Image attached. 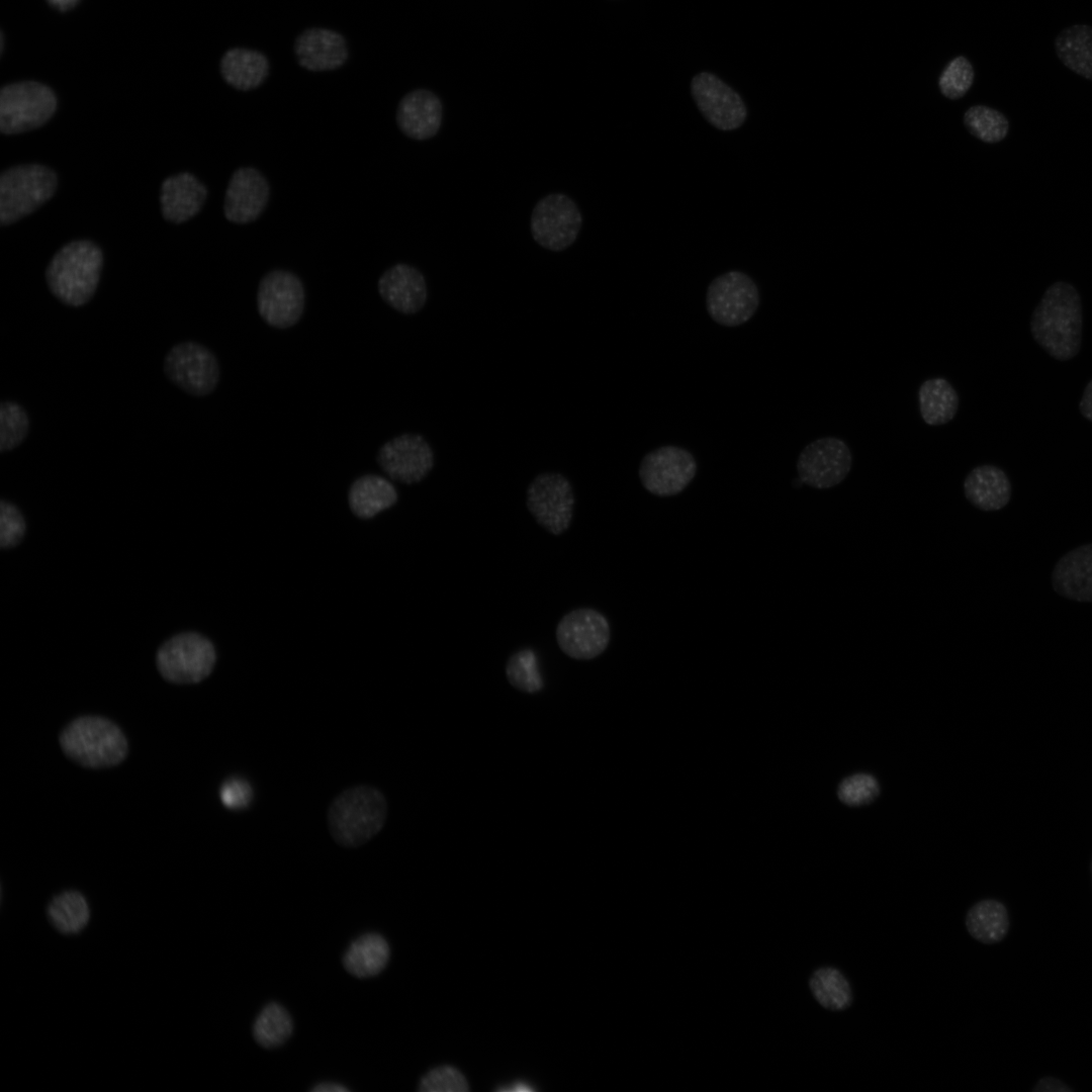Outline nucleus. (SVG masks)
Instances as JSON below:
<instances>
[{
  "mask_svg": "<svg viewBox=\"0 0 1092 1092\" xmlns=\"http://www.w3.org/2000/svg\"><path fill=\"white\" fill-rule=\"evenodd\" d=\"M1034 341L1053 358L1068 361L1082 345L1081 296L1069 282L1057 281L1044 291L1030 317Z\"/></svg>",
  "mask_w": 1092,
  "mask_h": 1092,
  "instance_id": "obj_1",
  "label": "nucleus"
},
{
  "mask_svg": "<svg viewBox=\"0 0 1092 1092\" xmlns=\"http://www.w3.org/2000/svg\"><path fill=\"white\" fill-rule=\"evenodd\" d=\"M387 802L376 788L359 785L340 793L331 803L327 822L333 839L348 848L373 839L387 819Z\"/></svg>",
  "mask_w": 1092,
  "mask_h": 1092,
  "instance_id": "obj_2",
  "label": "nucleus"
},
{
  "mask_svg": "<svg viewBox=\"0 0 1092 1092\" xmlns=\"http://www.w3.org/2000/svg\"><path fill=\"white\" fill-rule=\"evenodd\" d=\"M102 263V252L94 243L71 242L50 262L46 271L48 287L64 304L82 306L98 287Z\"/></svg>",
  "mask_w": 1092,
  "mask_h": 1092,
  "instance_id": "obj_3",
  "label": "nucleus"
},
{
  "mask_svg": "<svg viewBox=\"0 0 1092 1092\" xmlns=\"http://www.w3.org/2000/svg\"><path fill=\"white\" fill-rule=\"evenodd\" d=\"M59 742L67 757L89 768L117 765L128 753L122 730L101 716L86 715L72 720L61 731Z\"/></svg>",
  "mask_w": 1092,
  "mask_h": 1092,
  "instance_id": "obj_4",
  "label": "nucleus"
},
{
  "mask_svg": "<svg viewBox=\"0 0 1092 1092\" xmlns=\"http://www.w3.org/2000/svg\"><path fill=\"white\" fill-rule=\"evenodd\" d=\"M58 184L56 173L42 165H19L0 177V222L13 223L47 202Z\"/></svg>",
  "mask_w": 1092,
  "mask_h": 1092,
  "instance_id": "obj_5",
  "label": "nucleus"
},
{
  "mask_svg": "<svg viewBox=\"0 0 1092 1092\" xmlns=\"http://www.w3.org/2000/svg\"><path fill=\"white\" fill-rule=\"evenodd\" d=\"M58 100L54 91L37 81H20L0 91V129L15 134L44 124L54 115Z\"/></svg>",
  "mask_w": 1092,
  "mask_h": 1092,
  "instance_id": "obj_6",
  "label": "nucleus"
},
{
  "mask_svg": "<svg viewBox=\"0 0 1092 1092\" xmlns=\"http://www.w3.org/2000/svg\"><path fill=\"white\" fill-rule=\"evenodd\" d=\"M157 667L168 681L180 685L197 684L212 671L216 653L204 636L188 632L165 642L157 653Z\"/></svg>",
  "mask_w": 1092,
  "mask_h": 1092,
  "instance_id": "obj_7",
  "label": "nucleus"
},
{
  "mask_svg": "<svg viewBox=\"0 0 1092 1092\" xmlns=\"http://www.w3.org/2000/svg\"><path fill=\"white\" fill-rule=\"evenodd\" d=\"M163 371L168 380L187 394L206 396L217 386L220 377L218 360L204 345L182 341L165 354Z\"/></svg>",
  "mask_w": 1092,
  "mask_h": 1092,
  "instance_id": "obj_8",
  "label": "nucleus"
},
{
  "mask_svg": "<svg viewBox=\"0 0 1092 1092\" xmlns=\"http://www.w3.org/2000/svg\"><path fill=\"white\" fill-rule=\"evenodd\" d=\"M706 308L711 318L724 327H738L756 312L759 290L754 280L732 270L715 277L706 292Z\"/></svg>",
  "mask_w": 1092,
  "mask_h": 1092,
  "instance_id": "obj_9",
  "label": "nucleus"
},
{
  "mask_svg": "<svg viewBox=\"0 0 1092 1092\" xmlns=\"http://www.w3.org/2000/svg\"><path fill=\"white\" fill-rule=\"evenodd\" d=\"M575 497L570 481L558 472L536 475L526 491V506L536 523L554 536L572 522Z\"/></svg>",
  "mask_w": 1092,
  "mask_h": 1092,
  "instance_id": "obj_10",
  "label": "nucleus"
},
{
  "mask_svg": "<svg viewBox=\"0 0 1092 1092\" xmlns=\"http://www.w3.org/2000/svg\"><path fill=\"white\" fill-rule=\"evenodd\" d=\"M582 216L577 204L566 194L551 193L534 206L530 229L541 247L560 252L570 247L580 232Z\"/></svg>",
  "mask_w": 1092,
  "mask_h": 1092,
  "instance_id": "obj_11",
  "label": "nucleus"
},
{
  "mask_svg": "<svg viewBox=\"0 0 1092 1092\" xmlns=\"http://www.w3.org/2000/svg\"><path fill=\"white\" fill-rule=\"evenodd\" d=\"M560 650L569 658L590 660L605 652L611 639L608 619L589 607L572 609L564 614L555 628Z\"/></svg>",
  "mask_w": 1092,
  "mask_h": 1092,
  "instance_id": "obj_12",
  "label": "nucleus"
},
{
  "mask_svg": "<svg viewBox=\"0 0 1092 1092\" xmlns=\"http://www.w3.org/2000/svg\"><path fill=\"white\" fill-rule=\"evenodd\" d=\"M697 473V461L687 449L675 445L660 446L646 453L638 474L643 487L657 496L680 493Z\"/></svg>",
  "mask_w": 1092,
  "mask_h": 1092,
  "instance_id": "obj_13",
  "label": "nucleus"
},
{
  "mask_svg": "<svg viewBox=\"0 0 1092 1092\" xmlns=\"http://www.w3.org/2000/svg\"><path fill=\"white\" fill-rule=\"evenodd\" d=\"M852 454L845 441L822 437L806 445L797 460L800 480L817 489L840 484L849 474Z\"/></svg>",
  "mask_w": 1092,
  "mask_h": 1092,
  "instance_id": "obj_14",
  "label": "nucleus"
},
{
  "mask_svg": "<svg viewBox=\"0 0 1092 1092\" xmlns=\"http://www.w3.org/2000/svg\"><path fill=\"white\" fill-rule=\"evenodd\" d=\"M304 303V288L295 274L276 269L261 279L257 307L267 325L278 329L294 326L302 315Z\"/></svg>",
  "mask_w": 1092,
  "mask_h": 1092,
  "instance_id": "obj_15",
  "label": "nucleus"
},
{
  "mask_svg": "<svg viewBox=\"0 0 1092 1092\" xmlns=\"http://www.w3.org/2000/svg\"><path fill=\"white\" fill-rule=\"evenodd\" d=\"M691 94L704 118L721 131L739 128L747 117L741 96L712 73L701 72L694 76Z\"/></svg>",
  "mask_w": 1092,
  "mask_h": 1092,
  "instance_id": "obj_16",
  "label": "nucleus"
},
{
  "mask_svg": "<svg viewBox=\"0 0 1092 1092\" xmlns=\"http://www.w3.org/2000/svg\"><path fill=\"white\" fill-rule=\"evenodd\" d=\"M377 463L391 479L413 484L423 480L434 467V452L419 434H401L384 443L377 454Z\"/></svg>",
  "mask_w": 1092,
  "mask_h": 1092,
  "instance_id": "obj_17",
  "label": "nucleus"
},
{
  "mask_svg": "<svg viewBox=\"0 0 1092 1092\" xmlns=\"http://www.w3.org/2000/svg\"><path fill=\"white\" fill-rule=\"evenodd\" d=\"M293 54L301 68L310 72H328L342 68L349 60L350 51L341 32L312 26L297 34Z\"/></svg>",
  "mask_w": 1092,
  "mask_h": 1092,
  "instance_id": "obj_18",
  "label": "nucleus"
},
{
  "mask_svg": "<svg viewBox=\"0 0 1092 1092\" xmlns=\"http://www.w3.org/2000/svg\"><path fill=\"white\" fill-rule=\"evenodd\" d=\"M268 198L266 178L255 168H240L234 172L228 185L224 215L235 223L254 221L265 209Z\"/></svg>",
  "mask_w": 1092,
  "mask_h": 1092,
  "instance_id": "obj_19",
  "label": "nucleus"
},
{
  "mask_svg": "<svg viewBox=\"0 0 1092 1092\" xmlns=\"http://www.w3.org/2000/svg\"><path fill=\"white\" fill-rule=\"evenodd\" d=\"M396 123L408 138L425 141L435 136L443 120L441 99L431 90L418 88L407 92L396 108Z\"/></svg>",
  "mask_w": 1092,
  "mask_h": 1092,
  "instance_id": "obj_20",
  "label": "nucleus"
},
{
  "mask_svg": "<svg viewBox=\"0 0 1092 1092\" xmlns=\"http://www.w3.org/2000/svg\"><path fill=\"white\" fill-rule=\"evenodd\" d=\"M378 292L389 306L405 314L422 309L428 297L424 275L417 268L403 263L384 271L378 280Z\"/></svg>",
  "mask_w": 1092,
  "mask_h": 1092,
  "instance_id": "obj_21",
  "label": "nucleus"
},
{
  "mask_svg": "<svg viewBox=\"0 0 1092 1092\" xmlns=\"http://www.w3.org/2000/svg\"><path fill=\"white\" fill-rule=\"evenodd\" d=\"M1051 581L1061 597L1092 603V543L1080 545L1063 555L1055 564Z\"/></svg>",
  "mask_w": 1092,
  "mask_h": 1092,
  "instance_id": "obj_22",
  "label": "nucleus"
},
{
  "mask_svg": "<svg viewBox=\"0 0 1092 1092\" xmlns=\"http://www.w3.org/2000/svg\"><path fill=\"white\" fill-rule=\"evenodd\" d=\"M968 502L983 512H995L1005 508L1011 499V482L1006 472L993 464L974 467L963 482Z\"/></svg>",
  "mask_w": 1092,
  "mask_h": 1092,
  "instance_id": "obj_23",
  "label": "nucleus"
},
{
  "mask_svg": "<svg viewBox=\"0 0 1092 1092\" xmlns=\"http://www.w3.org/2000/svg\"><path fill=\"white\" fill-rule=\"evenodd\" d=\"M206 196L205 186L194 175L183 172L170 176L161 187L163 216L171 222H184L199 212Z\"/></svg>",
  "mask_w": 1092,
  "mask_h": 1092,
  "instance_id": "obj_24",
  "label": "nucleus"
},
{
  "mask_svg": "<svg viewBox=\"0 0 1092 1092\" xmlns=\"http://www.w3.org/2000/svg\"><path fill=\"white\" fill-rule=\"evenodd\" d=\"M219 72L226 84L240 91L260 87L270 73V61L261 51L234 47L219 60Z\"/></svg>",
  "mask_w": 1092,
  "mask_h": 1092,
  "instance_id": "obj_25",
  "label": "nucleus"
},
{
  "mask_svg": "<svg viewBox=\"0 0 1092 1092\" xmlns=\"http://www.w3.org/2000/svg\"><path fill=\"white\" fill-rule=\"evenodd\" d=\"M397 491L386 478L365 474L356 478L348 491L351 512L358 518L370 519L391 508L397 502Z\"/></svg>",
  "mask_w": 1092,
  "mask_h": 1092,
  "instance_id": "obj_26",
  "label": "nucleus"
},
{
  "mask_svg": "<svg viewBox=\"0 0 1092 1092\" xmlns=\"http://www.w3.org/2000/svg\"><path fill=\"white\" fill-rule=\"evenodd\" d=\"M965 925L969 934L984 944L1002 941L1010 928L1007 907L996 899H983L967 911Z\"/></svg>",
  "mask_w": 1092,
  "mask_h": 1092,
  "instance_id": "obj_27",
  "label": "nucleus"
},
{
  "mask_svg": "<svg viewBox=\"0 0 1092 1092\" xmlns=\"http://www.w3.org/2000/svg\"><path fill=\"white\" fill-rule=\"evenodd\" d=\"M1055 52L1061 63L1078 76L1092 81V25L1073 24L1055 38Z\"/></svg>",
  "mask_w": 1092,
  "mask_h": 1092,
  "instance_id": "obj_28",
  "label": "nucleus"
},
{
  "mask_svg": "<svg viewBox=\"0 0 1092 1092\" xmlns=\"http://www.w3.org/2000/svg\"><path fill=\"white\" fill-rule=\"evenodd\" d=\"M918 402L922 420L930 426H941L956 417L960 398L947 379L933 377L919 386Z\"/></svg>",
  "mask_w": 1092,
  "mask_h": 1092,
  "instance_id": "obj_29",
  "label": "nucleus"
},
{
  "mask_svg": "<svg viewBox=\"0 0 1092 1092\" xmlns=\"http://www.w3.org/2000/svg\"><path fill=\"white\" fill-rule=\"evenodd\" d=\"M390 949L378 933H367L355 939L344 956L346 970L357 978L379 974L389 961Z\"/></svg>",
  "mask_w": 1092,
  "mask_h": 1092,
  "instance_id": "obj_30",
  "label": "nucleus"
},
{
  "mask_svg": "<svg viewBox=\"0 0 1092 1092\" xmlns=\"http://www.w3.org/2000/svg\"><path fill=\"white\" fill-rule=\"evenodd\" d=\"M809 988L817 1003L830 1011H843L853 1000L850 983L834 967L816 969L809 978Z\"/></svg>",
  "mask_w": 1092,
  "mask_h": 1092,
  "instance_id": "obj_31",
  "label": "nucleus"
},
{
  "mask_svg": "<svg viewBox=\"0 0 1092 1092\" xmlns=\"http://www.w3.org/2000/svg\"><path fill=\"white\" fill-rule=\"evenodd\" d=\"M47 914L52 925L64 934L83 930L90 920V907L83 894L75 890L62 892L49 903Z\"/></svg>",
  "mask_w": 1092,
  "mask_h": 1092,
  "instance_id": "obj_32",
  "label": "nucleus"
},
{
  "mask_svg": "<svg viewBox=\"0 0 1092 1092\" xmlns=\"http://www.w3.org/2000/svg\"><path fill=\"white\" fill-rule=\"evenodd\" d=\"M505 671L510 685L523 693L535 694L544 687L538 657L532 648L525 647L512 653L507 660Z\"/></svg>",
  "mask_w": 1092,
  "mask_h": 1092,
  "instance_id": "obj_33",
  "label": "nucleus"
},
{
  "mask_svg": "<svg viewBox=\"0 0 1092 1092\" xmlns=\"http://www.w3.org/2000/svg\"><path fill=\"white\" fill-rule=\"evenodd\" d=\"M291 1031V1017L278 1003L266 1005L256 1018L253 1027L256 1041L264 1048L280 1045L289 1037Z\"/></svg>",
  "mask_w": 1092,
  "mask_h": 1092,
  "instance_id": "obj_34",
  "label": "nucleus"
},
{
  "mask_svg": "<svg viewBox=\"0 0 1092 1092\" xmlns=\"http://www.w3.org/2000/svg\"><path fill=\"white\" fill-rule=\"evenodd\" d=\"M967 129L977 139L988 143H999L1009 131V120L999 110L987 105H974L964 114Z\"/></svg>",
  "mask_w": 1092,
  "mask_h": 1092,
  "instance_id": "obj_35",
  "label": "nucleus"
},
{
  "mask_svg": "<svg viewBox=\"0 0 1092 1092\" xmlns=\"http://www.w3.org/2000/svg\"><path fill=\"white\" fill-rule=\"evenodd\" d=\"M29 428V416L20 403L13 400L2 401L0 404V452L5 453L17 448L25 440Z\"/></svg>",
  "mask_w": 1092,
  "mask_h": 1092,
  "instance_id": "obj_36",
  "label": "nucleus"
},
{
  "mask_svg": "<svg viewBox=\"0 0 1092 1092\" xmlns=\"http://www.w3.org/2000/svg\"><path fill=\"white\" fill-rule=\"evenodd\" d=\"M975 78L972 63L965 56L950 60L938 78L941 94L951 100L960 99L971 89Z\"/></svg>",
  "mask_w": 1092,
  "mask_h": 1092,
  "instance_id": "obj_37",
  "label": "nucleus"
},
{
  "mask_svg": "<svg viewBox=\"0 0 1092 1092\" xmlns=\"http://www.w3.org/2000/svg\"><path fill=\"white\" fill-rule=\"evenodd\" d=\"M841 802L849 806H860L873 801L879 794V785L870 775L856 774L843 780L838 788Z\"/></svg>",
  "mask_w": 1092,
  "mask_h": 1092,
  "instance_id": "obj_38",
  "label": "nucleus"
},
{
  "mask_svg": "<svg viewBox=\"0 0 1092 1092\" xmlns=\"http://www.w3.org/2000/svg\"><path fill=\"white\" fill-rule=\"evenodd\" d=\"M468 1089L464 1075L452 1066L434 1068L420 1082L423 1092H466Z\"/></svg>",
  "mask_w": 1092,
  "mask_h": 1092,
  "instance_id": "obj_39",
  "label": "nucleus"
},
{
  "mask_svg": "<svg viewBox=\"0 0 1092 1092\" xmlns=\"http://www.w3.org/2000/svg\"><path fill=\"white\" fill-rule=\"evenodd\" d=\"M25 532V522L19 510L9 502L0 504V545L3 548L16 545Z\"/></svg>",
  "mask_w": 1092,
  "mask_h": 1092,
  "instance_id": "obj_40",
  "label": "nucleus"
},
{
  "mask_svg": "<svg viewBox=\"0 0 1092 1092\" xmlns=\"http://www.w3.org/2000/svg\"><path fill=\"white\" fill-rule=\"evenodd\" d=\"M221 803L231 810L247 808L253 800V788L244 778L232 777L226 779L219 788Z\"/></svg>",
  "mask_w": 1092,
  "mask_h": 1092,
  "instance_id": "obj_41",
  "label": "nucleus"
},
{
  "mask_svg": "<svg viewBox=\"0 0 1092 1092\" xmlns=\"http://www.w3.org/2000/svg\"><path fill=\"white\" fill-rule=\"evenodd\" d=\"M1033 1092H1073L1074 1089L1066 1082L1052 1076L1038 1079L1032 1088Z\"/></svg>",
  "mask_w": 1092,
  "mask_h": 1092,
  "instance_id": "obj_42",
  "label": "nucleus"
},
{
  "mask_svg": "<svg viewBox=\"0 0 1092 1092\" xmlns=\"http://www.w3.org/2000/svg\"><path fill=\"white\" fill-rule=\"evenodd\" d=\"M1079 410L1081 415L1092 422V379L1087 383L1084 388L1081 400L1079 402Z\"/></svg>",
  "mask_w": 1092,
  "mask_h": 1092,
  "instance_id": "obj_43",
  "label": "nucleus"
},
{
  "mask_svg": "<svg viewBox=\"0 0 1092 1092\" xmlns=\"http://www.w3.org/2000/svg\"><path fill=\"white\" fill-rule=\"evenodd\" d=\"M311 1091L313 1092H347L350 1091L348 1087L337 1082H322L315 1085Z\"/></svg>",
  "mask_w": 1092,
  "mask_h": 1092,
  "instance_id": "obj_44",
  "label": "nucleus"
},
{
  "mask_svg": "<svg viewBox=\"0 0 1092 1092\" xmlns=\"http://www.w3.org/2000/svg\"><path fill=\"white\" fill-rule=\"evenodd\" d=\"M79 1L80 0H47V2L51 6L57 8L62 12L74 8L79 3Z\"/></svg>",
  "mask_w": 1092,
  "mask_h": 1092,
  "instance_id": "obj_45",
  "label": "nucleus"
},
{
  "mask_svg": "<svg viewBox=\"0 0 1092 1092\" xmlns=\"http://www.w3.org/2000/svg\"><path fill=\"white\" fill-rule=\"evenodd\" d=\"M3 44H4V35H3V32H1V48H0V49H1V53H2V52H3V50H4V47H3Z\"/></svg>",
  "mask_w": 1092,
  "mask_h": 1092,
  "instance_id": "obj_46",
  "label": "nucleus"
},
{
  "mask_svg": "<svg viewBox=\"0 0 1092 1092\" xmlns=\"http://www.w3.org/2000/svg\"><path fill=\"white\" fill-rule=\"evenodd\" d=\"M1090 872H1091V879H1092V858H1091V863H1090Z\"/></svg>",
  "mask_w": 1092,
  "mask_h": 1092,
  "instance_id": "obj_47",
  "label": "nucleus"
}]
</instances>
